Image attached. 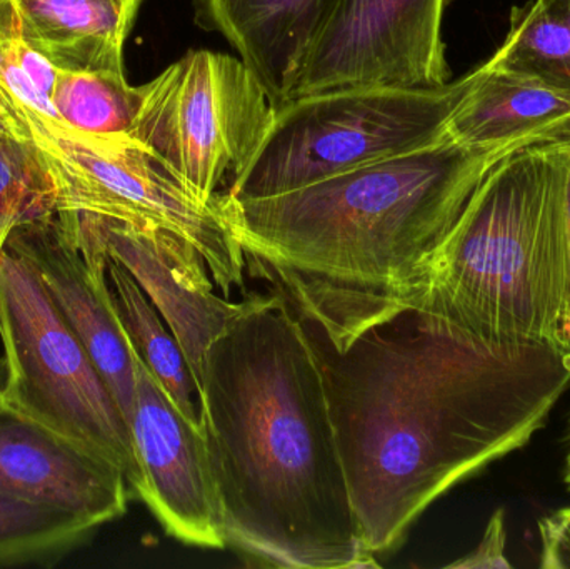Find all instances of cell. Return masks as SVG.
I'll use <instances>...</instances> for the list:
<instances>
[{"label":"cell","mask_w":570,"mask_h":569,"mask_svg":"<svg viewBox=\"0 0 570 569\" xmlns=\"http://www.w3.org/2000/svg\"><path fill=\"white\" fill-rule=\"evenodd\" d=\"M27 43L62 72L124 70L132 13L117 0H16Z\"/></svg>","instance_id":"cell-16"},{"label":"cell","mask_w":570,"mask_h":569,"mask_svg":"<svg viewBox=\"0 0 570 569\" xmlns=\"http://www.w3.org/2000/svg\"><path fill=\"white\" fill-rule=\"evenodd\" d=\"M107 277L114 306L134 350L184 416L199 424V393L179 341L122 264L109 257Z\"/></svg>","instance_id":"cell-17"},{"label":"cell","mask_w":570,"mask_h":569,"mask_svg":"<svg viewBox=\"0 0 570 569\" xmlns=\"http://www.w3.org/2000/svg\"><path fill=\"white\" fill-rule=\"evenodd\" d=\"M6 377H7L6 357H3V354H0V404H2V400H3V386H6Z\"/></svg>","instance_id":"cell-26"},{"label":"cell","mask_w":570,"mask_h":569,"mask_svg":"<svg viewBox=\"0 0 570 569\" xmlns=\"http://www.w3.org/2000/svg\"><path fill=\"white\" fill-rule=\"evenodd\" d=\"M570 130L502 157L425 271L415 310L511 344L570 351Z\"/></svg>","instance_id":"cell-4"},{"label":"cell","mask_w":570,"mask_h":569,"mask_svg":"<svg viewBox=\"0 0 570 569\" xmlns=\"http://www.w3.org/2000/svg\"><path fill=\"white\" fill-rule=\"evenodd\" d=\"M29 140L56 189V210H77L169 230L196 247L224 297L243 290L247 261L220 196L203 200L130 136H90L46 117H2Z\"/></svg>","instance_id":"cell-6"},{"label":"cell","mask_w":570,"mask_h":569,"mask_svg":"<svg viewBox=\"0 0 570 569\" xmlns=\"http://www.w3.org/2000/svg\"><path fill=\"white\" fill-rule=\"evenodd\" d=\"M570 130V97L539 80L475 69L471 89L449 117L445 136L469 147L512 146Z\"/></svg>","instance_id":"cell-15"},{"label":"cell","mask_w":570,"mask_h":569,"mask_svg":"<svg viewBox=\"0 0 570 569\" xmlns=\"http://www.w3.org/2000/svg\"><path fill=\"white\" fill-rule=\"evenodd\" d=\"M0 126H2V116H0Z\"/></svg>","instance_id":"cell-29"},{"label":"cell","mask_w":570,"mask_h":569,"mask_svg":"<svg viewBox=\"0 0 570 569\" xmlns=\"http://www.w3.org/2000/svg\"><path fill=\"white\" fill-rule=\"evenodd\" d=\"M2 403L112 461L137 483L129 424L37 271L12 251L0 256Z\"/></svg>","instance_id":"cell-7"},{"label":"cell","mask_w":570,"mask_h":569,"mask_svg":"<svg viewBox=\"0 0 570 569\" xmlns=\"http://www.w3.org/2000/svg\"><path fill=\"white\" fill-rule=\"evenodd\" d=\"M485 63L570 97V0H531L514 7L508 37Z\"/></svg>","instance_id":"cell-18"},{"label":"cell","mask_w":570,"mask_h":569,"mask_svg":"<svg viewBox=\"0 0 570 569\" xmlns=\"http://www.w3.org/2000/svg\"><path fill=\"white\" fill-rule=\"evenodd\" d=\"M524 144L484 149L445 136L276 196L223 194L220 206L250 273L342 351L415 310L432 254L489 170Z\"/></svg>","instance_id":"cell-3"},{"label":"cell","mask_w":570,"mask_h":569,"mask_svg":"<svg viewBox=\"0 0 570 569\" xmlns=\"http://www.w3.org/2000/svg\"><path fill=\"white\" fill-rule=\"evenodd\" d=\"M197 393L227 545L266 567H379L352 510L321 351L284 296L244 300Z\"/></svg>","instance_id":"cell-2"},{"label":"cell","mask_w":570,"mask_h":569,"mask_svg":"<svg viewBox=\"0 0 570 569\" xmlns=\"http://www.w3.org/2000/svg\"><path fill=\"white\" fill-rule=\"evenodd\" d=\"M445 6L448 0H337L292 99L347 87L445 86Z\"/></svg>","instance_id":"cell-9"},{"label":"cell","mask_w":570,"mask_h":569,"mask_svg":"<svg viewBox=\"0 0 570 569\" xmlns=\"http://www.w3.org/2000/svg\"><path fill=\"white\" fill-rule=\"evenodd\" d=\"M94 530L76 514L0 494V567L53 563Z\"/></svg>","instance_id":"cell-20"},{"label":"cell","mask_w":570,"mask_h":569,"mask_svg":"<svg viewBox=\"0 0 570 569\" xmlns=\"http://www.w3.org/2000/svg\"><path fill=\"white\" fill-rule=\"evenodd\" d=\"M337 0H194L197 26L217 32L256 73L274 109L294 96Z\"/></svg>","instance_id":"cell-14"},{"label":"cell","mask_w":570,"mask_h":569,"mask_svg":"<svg viewBox=\"0 0 570 569\" xmlns=\"http://www.w3.org/2000/svg\"><path fill=\"white\" fill-rule=\"evenodd\" d=\"M474 79L472 70L434 89L347 87L294 97L274 110L263 143L226 196H276L439 143Z\"/></svg>","instance_id":"cell-5"},{"label":"cell","mask_w":570,"mask_h":569,"mask_svg":"<svg viewBox=\"0 0 570 569\" xmlns=\"http://www.w3.org/2000/svg\"><path fill=\"white\" fill-rule=\"evenodd\" d=\"M56 73L27 43L16 0H0V114L62 122L50 102Z\"/></svg>","instance_id":"cell-21"},{"label":"cell","mask_w":570,"mask_h":569,"mask_svg":"<svg viewBox=\"0 0 570 569\" xmlns=\"http://www.w3.org/2000/svg\"><path fill=\"white\" fill-rule=\"evenodd\" d=\"M505 540H508V533H505L504 510H498L489 520L484 537H482L478 548L465 555L461 560L449 563L448 568L511 569L512 565L509 563L508 557H505Z\"/></svg>","instance_id":"cell-23"},{"label":"cell","mask_w":570,"mask_h":569,"mask_svg":"<svg viewBox=\"0 0 570 569\" xmlns=\"http://www.w3.org/2000/svg\"><path fill=\"white\" fill-rule=\"evenodd\" d=\"M127 487L112 461L0 404V494L67 511L99 528L126 513Z\"/></svg>","instance_id":"cell-13"},{"label":"cell","mask_w":570,"mask_h":569,"mask_svg":"<svg viewBox=\"0 0 570 569\" xmlns=\"http://www.w3.org/2000/svg\"><path fill=\"white\" fill-rule=\"evenodd\" d=\"M318 351L352 510L374 557L455 484L524 448L570 387V351L495 343L421 310Z\"/></svg>","instance_id":"cell-1"},{"label":"cell","mask_w":570,"mask_h":569,"mask_svg":"<svg viewBox=\"0 0 570 569\" xmlns=\"http://www.w3.org/2000/svg\"><path fill=\"white\" fill-rule=\"evenodd\" d=\"M566 229H568V254L570 273V164L568 173V189H566Z\"/></svg>","instance_id":"cell-25"},{"label":"cell","mask_w":570,"mask_h":569,"mask_svg":"<svg viewBox=\"0 0 570 569\" xmlns=\"http://www.w3.org/2000/svg\"><path fill=\"white\" fill-rule=\"evenodd\" d=\"M72 213L87 236L142 287L179 341L199 390L204 356L243 310L244 301L233 303L216 293L203 256L183 237L97 214Z\"/></svg>","instance_id":"cell-12"},{"label":"cell","mask_w":570,"mask_h":569,"mask_svg":"<svg viewBox=\"0 0 570 569\" xmlns=\"http://www.w3.org/2000/svg\"><path fill=\"white\" fill-rule=\"evenodd\" d=\"M130 137L164 160L199 199L223 196L263 143L274 106L240 57L190 50L156 79Z\"/></svg>","instance_id":"cell-8"},{"label":"cell","mask_w":570,"mask_h":569,"mask_svg":"<svg viewBox=\"0 0 570 569\" xmlns=\"http://www.w3.org/2000/svg\"><path fill=\"white\" fill-rule=\"evenodd\" d=\"M56 210V189L29 140L0 126V256L16 227Z\"/></svg>","instance_id":"cell-22"},{"label":"cell","mask_w":570,"mask_h":569,"mask_svg":"<svg viewBox=\"0 0 570 569\" xmlns=\"http://www.w3.org/2000/svg\"><path fill=\"white\" fill-rule=\"evenodd\" d=\"M7 249L37 271L129 424L136 403V350L114 306L109 257L87 236L72 210H53L20 224Z\"/></svg>","instance_id":"cell-10"},{"label":"cell","mask_w":570,"mask_h":569,"mask_svg":"<svg viewBox=\"0 0 570 569\" xmlns=\"http://www.w3.org/2000/svg\"><path fill=\"white\" fill-rule=\"evenodd\" d=\"M142 99V86H130L124 70H57L50 92L59 119L90 136H130Z\"/></svg>","instance_id":"cell-19"},{"label":"cell","mask_w":570,"mask_h":569,"mask_svg":"<svg viewBox=\"0 0 570 569\" xmlns=\"http://www.w3.org/2000/svg\"><path fill=\"white\" fill-rule=\"evenodd\" d=\"M542 569H570V507L539 520Z\"/></svg>","instance_id":"cell-24"},{"label":"cell","mask_w":570,"mask_h":569,"mask_svg":"<svg viewBox=\"0 0 570 569\" xmlns=\"http://www.w3.org/2000/svg\"><path fill=\"white\" fill-rule=\"evenodd\" d=\"M566 481H568V487L570 490V453H569V458H568V473H566Z\"/></svg>","instance_id":"cell-28"},{"label":"cell","mask_w":570,"mask_h":569,"mask_svg":"<svg viewBox=\"0 0 570 569\" xmlns=\"http://www.w3.org/2000/svg\"><path fill=\"white\" fill-rule=\"evenodd\" d=\"M136 497L169 537L190 547H227L206 441L136 353V403L129 423Z\"/></svg>","instance_id":"cell-11"},{"label":"cell","mask_w":570,"mask_h":569,"mask_svg":"<svg viewBox=\"0 0 570 569\" xmlns=\"http://www.w3.org/2000/svg\"><path fill=\"white\" fill-rule=\"evenodd\" d=\"M127 12L132 13L134 17L137 16V10H139L140 0H117Z\"/></svg>","instance_id":"cell-27"}]
</instances>
